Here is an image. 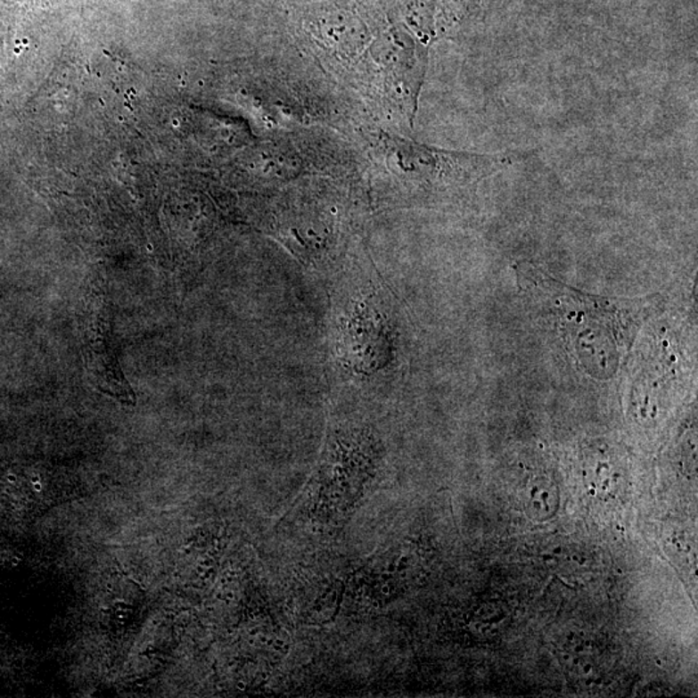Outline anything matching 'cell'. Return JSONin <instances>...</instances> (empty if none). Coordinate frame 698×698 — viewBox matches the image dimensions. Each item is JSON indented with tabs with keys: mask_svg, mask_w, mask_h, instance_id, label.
Returning <instances> with one entry per match:
<instances>
[{
	"mask_svg": "<svg viewBox=\"0 0 698 698\" xmlns=\"http://www.w3.org/2000/svg\"><path fill=\"white\" fill-rule=\"evenodd\" d=\"M515 271L520 292L550 321L583 374L595 381L614 378L651 303L586 294L530 263L517 264Z\"/></svg>",
	"mask_w": 698,
	"mask_h": 698,
	"instance_id": "cell-1",
	"label": "cell"
},
{
	"mask_svg": "<svg viewBox=\"0 0 698 698\" xmlns=\"http://www.w3.org/2000/svg\"><path fill=\"white\" fill-rule=\"evenodd\" d=\"M116 607L122 611V609L127 608V604H125V603L122 602H116Z\"/></svg>",
	"mask_w": 698,
	"mask_h": 698,
	"instance_id": "cell-2",
	"label": "cell"
}]
</instances>
